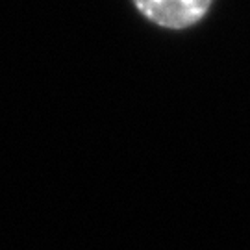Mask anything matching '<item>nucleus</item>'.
<instances>
[{"label": "nucleus", "mask_w": 250, "mask_h": 250, "mask_svg": "<svg viewBox=\"0 0 250 250\" xmlns=\"http://www.w3.org/2000/svg\"><path fill=\"white\" fill-rule=\"evenodd\" d=\"M137 11L152 24L165 30H188L198 24L213 0H132Z\"/></svg>", "instance_id": "f257e3e1"}]
</instances>
